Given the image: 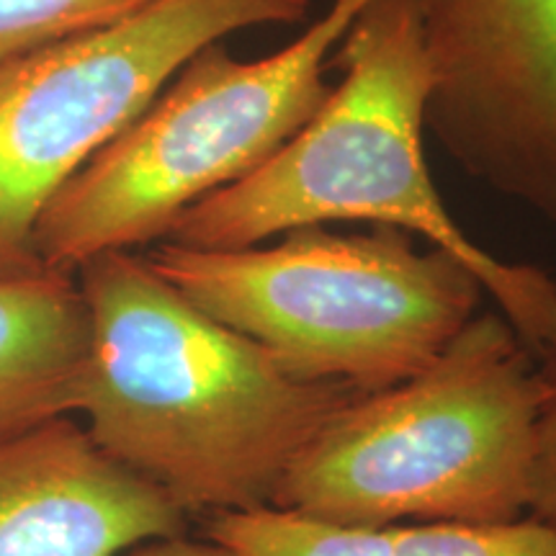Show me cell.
I'll return each mask as SVG.
<instances>
[{
	"mask_svg": "<svg viewBox=\"0 0 556 556\" xmlns=\"http://www.w3.org/2000/svg\"><path fill=\"white\" fill-rule=\"evenodd\" d=\"M201 518L206 539L240 556H556L552 528L533 516L484 526H340L266 505Z\"/></svg>",
	"mask_w": 556,
	"mask_h": 556,
	"instance_id": "10",
	"label": "cell"
},
{
	"mask_svg": "<svg viewBox=\"0 0 556 556\" xmlns=\"http://www.w3.org/2000/svg\"><path fill=\"white\" fill-rule=\"evenodd\" d=\"M160 0H0V60L122 24Z\"/></svg>",
	"mask_w": 556,
	"mask_h": 556,
	"instance_id": "11",
	"label": "cell"
},
{
	"mask_svg": "<svg viewBox=\"0 0 556 556\" xmlns=\"http://www.w3.org/2000/svg\"><path fill=\"white\" fill-rule=\"evenodd\" d=\"M332 67L340 80L315 116L261 168L186 208L165 240L238 250L340 222L405 229L469 268L539 361L556 345V281L471 240L428 170L422 131L433 78L422 0H371L332 52Z\"/></svg>",
	"mask_w": 556,
	"mask_h": 556,
	"instance_id": "2",
	"label": "cell"
},
{
	"mask_svg": "<svg viewBox=\"0 0 556 556\" xmlns=\"http://www.w3.org/2000/svg\"><path fill=\"white\" fill-rule=\"evenodd\" d=\"M312 0H160L109 29L0 60V278L41 266L34 229L50 201L206 47L291 26Z\"/></svg>",
	"mask_w": 556,
	"mask_h": 556,
	"instance_id": "6",
	"label": "cell"
},
{
	"mask_svg": "<svg viewBox=\"0 0 556 556\" xmlns=\"http://www.w3.org/2000/svg\"><path fill=\"white\" fill-rule=\"evenodd\" d=\"M371 0H330L261 60L206 47L58 191L34 229L41 266L75 274L111 250L168 238L186 208L261 168L328 99L332 52Z\"/></svg>",
	"mask_w": 556,
	"mask_h": 556,
	"instance_id": "5",
	"label": "cell"
},
{
	"mask_svg": "<svg viewBox=\"0 0 556 556\" xmlns=\"http://www.w3.org/2000/svg\"><path fill=\"white\" fill-rule=\"evenodd\" d=\"M116 556H240V554L214 539H191L189 533H180V536L142 541V544L124 548V552Z\"/></svg>",
	"mask_w": 556,
	"mask_h": 556,
	"instance_id": "13",
	"label": "cell"
},
{
	"mask_svg": "<svg viewBox=\"0 0 556 556\" xmlns=\"http://www.w3.org/2000/svg\"><path fill=\"white\" fill-rule=\"evenodd\" d=\"M193 516L103 454L73 415L0 438V556H116Z\"/></svg>",
	"mask_w": 556,
	"mask_h": 556,
	"instance_id": "8",
	"label": "cell"
},
{
	"mask_svg": "<svg viewBox=\"0 0 556 556\" xmlns=\"http://www.w3.org/2000/svg\"><path fill=\"white\" fill-rule=\"evenodd\" d=\"M148 263L201 312L302 381L374 394L428 368L479 315L484 289L446 250L394 227H299L253 248L160 240Z\"/></svg>",
	"mask_w": 556,
	"mask_h": 556,
	"instance_id": "4",
	"label": "cell"
},
{
	"mask_svg": "<svg viewBox=\"0 0 556 556\" xmlns=\"http://www.w3.org/2000/svg\"><path fill=\"white\" fill-rule=\"evenodd\" d=\"M75 278L90 317L78 407L88 435L193 518L270 505L294 458L361 397L291 377L144 255L111 250Z\"/></svg>",
	"mask_w": 556,
	"mask_h": 556,
	"instance_id": "1",
	"label": "cell"
},
{
	"mask_svg": "<svg viewBox=\"0 0 556 556\" xmlns=\"http://www.w3.org/2000/svg\"><path fill=\"white\" fill-rule=\"evenodd\" d=\"M90 317L75 274L0 278V438L78 415Z\"/></svg>",
	"mask_w": 556,
	"mask_h": 556,
	"instance_id": "9",
	"label": "cell"
},
{
	"mask_svg": "<svg viewBox=\"0 0 556 556\" xmlns=\"http://www.w3.org/2000/svg\"><path fill=\"white\" fill-rule=\"evenodd\" d=\"M539 413L536 356L482 312L420 374L340 409L270 507L340 526L510 523L531 505Z\"/></svg>",
	"mask_w": 556,
	"mask_h": 556,
	"instance_id": "3",
	"label": "cell"
},
{
	"mask_svg": "<svg viewBox=\"0 0 556 556\" xmlns=\"http://www.w3.org/2000/svg\"><path fill=\"white\" fill-rule=\"evenodd\" d=\"M541 413L536 428V458H533L531 505L528 516L552 528L556 536V345L539 358Z\"/></svg>",
	"mask_w": 556,
	"mask_h": 556,
	"instance_id": "12",
	"label": "cell"
},
{
	"mask_svg": "<svg viewBox=\"0 0 556 556\" xmlns=\"http://www.w3.org/2000/svg\"><path fill=\"white\" fill-rule=\"evenodd\" d=\"M426 129L486 189L556 227V0H422Z\"/></svg>",
	"mask_w": 556,
	"mask_h": 556,
	"instance_id": "7",
	"label": "cell"
}]
</instances>
